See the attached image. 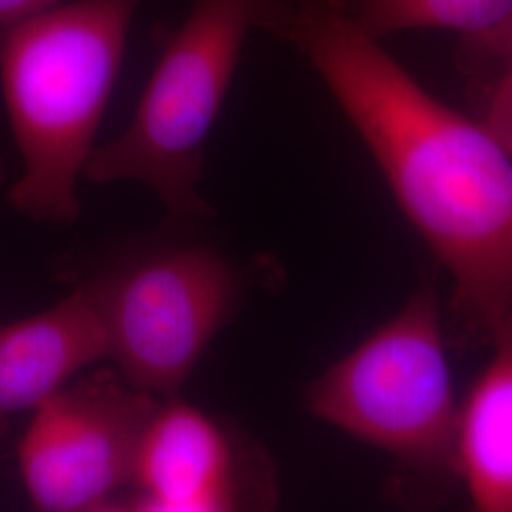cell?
<instances>
[{"mask_svg":"<svg viewBox=\"0 0 512 512\" xmlns=\"http://www.w3.org/2000/svg\"><path fill=\"white\" fill-rule=\"evenodd\" d=\"M133 488V511H234V448L205 412L165 399L141 440Z\"/></svg>","mask_w":512,"mask_h":512,"instance_id":"7","label":"cell"},{"mask_svg":"<svg viewBox=\"0 0 512 512\" xmlns=\"http://www.w3.org/2000/svg\"><path fill=\"white\" fill-rule=\"evenodd\" d=\"M304 399L315 418L393 459V490L404 499L437 503L458 486L459 404L431 281Z\"/></svg>","mask_w":512,"mask_h":512,"instance_id":"3","label":"cell"},{"mask_svg":"<svg viewBox=\"0 0 512 512\" xmlns=\"http://www.w3.org/2000/svg\"><path fill=\"white\" fill-rule=\"evenodd\" d=\"M291 2L194 0L165 44L128 129L93 148L84 177L97 184H147L173 217H209L198 192L205 139L219 118L245 38L253 29L275 37Z\"/></svg>","mask_w":512,"mask_h":512,"instance_id":"4","label":"cell"},{"mask_svg":"<svg viewBox=\"0 0 512 512\" xmlns=\"http://www.w3.org/2000/svg\"><path fill=\"white\" fill-rule=\"evenodd\" d=\"M84 285L109 359L129 384L164 401L179 395L241 296L234 264L205 247L141 256Z\"/></svg>","mask_w":512,"mask_h":512,"instance_id":"5","label":"cell"},{"mask_svg":"<svg viewBox=\"0 0 512 512\" xmlns=\"http://www.w3.org/2000/svg\"><path fill=\"white\" fill-rule=\"evenodd\" d=\"M348 18L376 40L423 29L473 35L512 10V0H342Z\"/></svg>","mask_w":512,"mask_h":512,"instance_id":"10","label":"cell"},{"mask_svg":"<svg viewBox=\"0 0 512 512\" xmlns=\"http://www.w3.org/2000/svg\"><path fill=\"white\" fill-rule=\"evenodd\" d=\"M103 359L107 334L86 285L33 317L0 323V444L18 416Z\"/></svg>","mask_w":512,"mask_h":512,"instance_id":"8","label":"cell"},{"mask_svg":"<svg viewBox=\"0 0 512 512\" xmlns=\"http://www.w3.org/2000/svg\"><path fill=\"white\" fill-rule=\"evenodd\" d=\"M158 397L101 368L63 385L33 412L18 446L19 473L44 512L112 509L133 486L135 465Z\"/></svg>","mask_w":512,"mask_h":512,"instance_id":"6","label":"cell"},{"mask_svg":"<svg viewBox=\"0 0 512 512\" xmlns=\"http://www.w3.org/2000/svg\"><path fill=\"white\" fill-rule=\"evenodd\" d=\"M490 363L459 406V484L478 512H512V344Z\"/></svg>","mask_w":512,"mask_h":512,"instance_id":"9","label":"cell"},{"mask_svg":"<svg viewBox=\"0 0 512 512\" xmlns=\"http://www.w3.org/2000/svg\"><path fill=\"white\" fill-rule=\"evenodd\" d=\"M4 183V160H2V154H0V186Z\"/></svg>","mask_w":512,"mask_h":512,"instance_id":"14","label":"cell"},{"mask_svg":"<svg viewBox=\"0 0 512 512\" xmlns=\"http://www.w3.org/2000/svg\"><path fill=\"white\" fill-rule=\"evenodd\" d=\"M143 0L57 4L0 38V86L23 162L10 207L35 222L69 226L76 184L93 152Z\"/></svg>","mask_w":512,"mask_h":512,"instance_id":"2","label":"cell"},{"mask_svg":"<svg viewBox=\"0 0 512 512\" xmlns=\"http://www.w3.org/2000/svg\"><path fill=\"white\" fill-rule=\"evenodd\" d=\"M57 4H61V0H0V38Z\"/></svg>","mask_w":512,"mask_h":512,"instance_id":"13","label":"cell"},{"mask_svg":"<svg viewBox=\"0 0 512 512\" xmlns=\"http://www.w3.org/2000/svg\"><path fill=\"white\" fill-rule=\"evenodd\" d=\"M279 40L310 61L452 281L461 344H512V158L444 105L342 0H293Z\"/></svg>","mask_w":512,"mask_h":512,"instance_id":"1","label":"cell"},{"mask_svg":"<svg viewBox=\"0 0 512 512\" xmlns=\"http://www.w3.org/2000/svg\"><path fill=\"white\" fill-rule=\"evenodd\" d=\"M456 61L465 73H480L495 65L512 67V10L484 31L461 35Z\"/></svg>","mask_w":512,"mask_h":512,"instance_id":"11","label":"cell"},{"mask_svg":"<svg viewBox=\"0 0 512 512\" xmlns=\"http://www.w3.org/2000/svg\"><path fill=\"white\" fill-rule=\"evenodd\" d=\"M480 124L512 158V67L501 69L486 97V109Z\"/></svg>","mask_w":512,"mask_h":512,"instance_id":"12","label":"cell"}]
</instances>
